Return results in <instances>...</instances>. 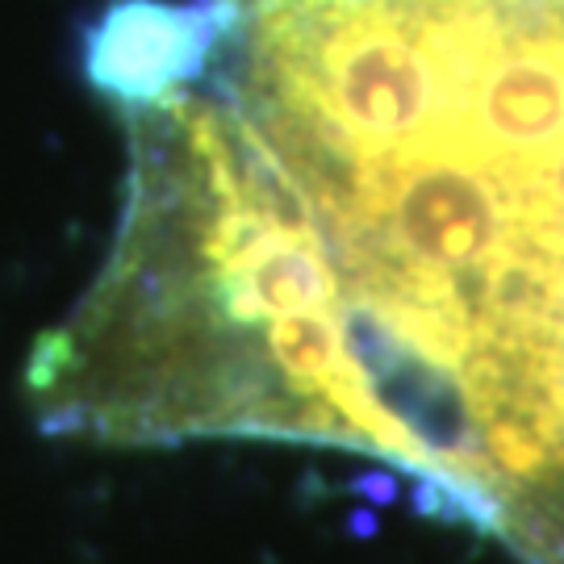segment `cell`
I'll return each instance as SVG.
<instances>
[{"instance_id":"6da1fadb","label":"cell","mask_w":564,"mask_h":564,"mask_svg":"<svg viewBox=\"0 0 564 564\" xmlns=\"http://www.w3.org/2000/svg\"><path fill=\"white\" fill-rule=\"evenodd\" d=\"M242 0H109L80 30L84 84L121 118L181 101L242 34Z\"/></svg>"}]
</instances>
